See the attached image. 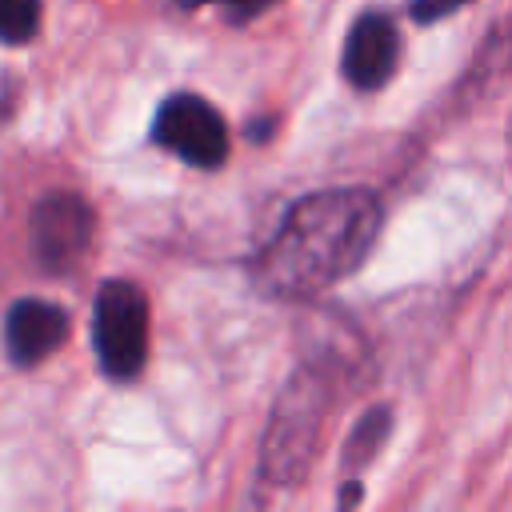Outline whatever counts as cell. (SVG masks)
I'll return each mask as SVG.
<instances>
[{
  "mask_svg": "<svg viewBox=\"0 0 512 512\" xmlns=\"http://www.w3.org/2000/svg\"><path fill=\"white\" fill-rule=\"evenodd\" d=\"M388 428H392V416H388V408H372L356 428H352V436H348V452H344V468H352V476L380 452V444H384V436H388ZM344 480L348 488L340 492V504H352V500H360V488H356V480Z\"/></svg>",
  "mask_w": 512,
  "mask_h": 512,
  "instance_id": "cell-8",
  "label": "cell"
},
{
  "mask_svg": "<svg viewBox=\"0 0 512 512\" xmlns=\"http://www.w3.org/2000/svg\"><path fill=\"white\" fill-rule=\"evenodd\" d=\"M332 408V376L320 364L300 368L272 412L268 436H264V452H260V472L268 484H300L304 472L312 468V456L320 448V432H324V416Z\"/></svg>",
  "mask_w": 512,
  "mask_h": 512,
  "instance_id": "cell-2",
  "label": "cell"
},
{
  "mask_svg": "<svg viewBox=\"0 0 512 512\" xmlns=\"http://www.w3.org/2000/svg\"><path fill=\"white\" fill-rule=\"evenodd\" d=\"M400 64V32L384 12H364L352 20L340 52V72L356 92H376L392 80Z\"/></svg>",
  "mask_w": 512,
  "mask_h": 512,
  "instance_id": "cell-6",
  "label": "cell"
},
{
  "mask_svg": "<svg viewBox=\"0 0 512 512\" xmlns=\"http://www.w3.org/2000/svg\"><path fill=\"white\" fill-rule=\"evenodd\" d=\"M152 140L192 168H220L228 156L224 116L196 92H172L152 116Z\"/></svg>",
  "mask_w": 512,
  "mask_h": 512,
  "instance_id": "cell-5",
  "label": "cell"
},
{
  "mask_svg": "<svg viewBox=\"0 0 512 512\" xmlns=\"http://www.w3.org/2000/svg\"><path fill=\"white\" fill-rule=\"evenodd\" d=\"M460 4H468V0H412V20L432 24V20H444L448 12H456Z\"/></svg>",
  "mask_w": 512,
  "mask_h": 512,
  "instance_id": "cell-11",
  "label": "cell"
},
{
  "mask_svg": "<svg viewBox=\"0 0 512 512\" xmlns=\"http://www.w3.org/2000/svg\"><path fill=\"white\" fill-rule=\"evenodd\" d=\"M32 256L48 276H64L80 268L96 236V212L76 192H48L32 208Z\"/></svg>",
  "mask_w": 512,
  "mask_h": 512,
  "instance_id": "cell-4",
  "label": "cell"
},
{
  "mask_svg": "<svg viewBox=\"0 0 512 512\" xmlns=\"http://www.w3.org/2000/svg\"><path fill=\"white\" fill-rule=\"evenodd\" d=\"M64 336H68V312L40 296L16 300L4 316V352L20 368L48 360L64 344Z\"/></svg>",
  "mask_w": 512,
  "mask_h": 512,
  "instance_id": "cell-7",
  "label": "cell"
},
{
  "mask_svg": "<svg viewBox=\"0 0 512 512\" xmlns=\"http://www.w3.org/2000/svg\"><path fill=\"white\" fill-rule=\"evenodd\" d=\"M180 8H204V4H228L232 12H236V20H248V16H256V12H264V8H272L276 0H176Z\"/></svg>",
  "mask_w": 512,
  "mask_h": 512,
  "instance_id": "cell-10",
  "label": "cell"
},
{
  "mask_svg": "<svg viewBox=\"0 0 512 512\" xmlns=\"http://www.w3.org/2000/svg\"><path fill=\"white\" fill-rule=\"evenodd\" d=\"M40 28V0H0V44H28Z\"/></svg>",
  "mask_w": 512,
  "mask_h": 512,
  "instance_id": "cell-9",
  "label": "cell"
},
{
  "mask_svg": "<svg viewBox=\"0 0 512 512\" xmlns=\"http://www.w3.org/2000/svg\"><path fill=\"white\" fill-rule=\"evenodd\" d=\"M380 220L384 208L368 188L308 192L252 256V284L276 300H312L364 264Z\"/></svg>",
  "mask_w": 512,
  "mask_h": 512,
  "instance_id": "cell-1",
  "label": "cell"
},
{
  "mask_svg": "<svg viewBox=\"0 0 512 512\" xmlns=\"http://www.w3.org/2000/svg\"><path fill=\"white\" fill-rule=\"evenodd\" d=\"M96 364L108 380L140 376L148 360V300L132 280H104L92 304Z\"/></svg>",
  "mask_w": 512,
  "mask_h": 512,
  "instance_id": "cell-3",
  "label": "cell"
}]
</instances>
